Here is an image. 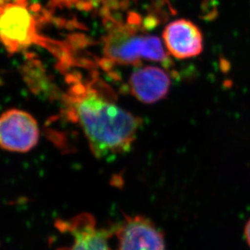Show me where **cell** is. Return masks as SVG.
<instances>
[{"instance_id": "1", "label": "cell", "mask_w": 250, "mask_h": 250, "mask_svg": "<svg viewBox=\"0 0 250 250\" xmlns=\"http://www.w3.org/2000/svg\"><path fill=\"white\" fill-rule=\"evenodd\" d=\"M67 94L69 112L81 125L97 158L129 150L142 121L93 87L72 78Z\"/></svg>"}, {"instance_id": "2", "label": "cell", "mask_w": 250, "mask_h": 250, "mask_svg": "<svg viewBox=\"0 0 250 250\" xmlns=\"http://www.w3.org/2000/svg\"><path fill=\"white\" fill-rule=\"evenodd\" d=\"M104 50L108 61L119 64H139L142 61L170 63L161 40L155 36L116 32L106 39Z\"/></svg>"}, {"instance_id": "3", "label": "cell", "mask_w": 250, "mask_h": 250, "mask_svg": "<svg viewBox=\"0 0 250 250\" xmlns=\"http://www.w3.org/2000/svg\"><path fill=\"white\" fill-rule=\"evenodd\" d=\"M40 139V129L31 114L10 109L0 115V147L4 150L25 153L34 149Z\"/></svg>"}, {"instance_id": "4", "label": "cell", "mask_w": 250, "mask_h": 250, "mask_svg": "<svg viewBox=\"0 0 250 250\" xmlns=\"http://www.w3.org/2000/svg\"><path fill=\"white\" fill-rule=\"evenodd\" d=\"M113 231L117 250H166L164 233L146 217L125 216Z\"/></svg>"}, {"instance_id": "5", "label": "cell", "mask_w": 250, "mask_h": 250, "mask_svg": "<svg viewBox=\"0 0 250 250\" xmlns=\"http://www.w3.org/2000/svg\"><path fill=\"white\" fill-rule=\"evenodd\" d=\"M58 229L72 237L69 246L58 250H113L109 240L114 234L112 229H100L97 227L94 217L82 214L67 221L56 224Z\"/></svg>"}, {"instance_id": "6", "label": "cell", "mask_w": 250, "mask_h": 250, "mask_svg": "<svg viewBox=\"0 0 250 250\" xmlns=\"http://www.w3.org/2000/svg\"><path fill=\"white\" fill-rule=\"evenodd\" d=\"M0 39L16 51L34 41V21L25 7L8 5L0 15Z\"/></svg>"}, {"instance_id": "7", "label": "cell", "mask_w": 250, "mask_h": 250, "mask_svg": "<svg viewBox=\"0 0 250 250\" xmlns=\"http://www.w3.org/2000/svg\"><path fill=\"white\" fill-rule=\"evenodd\" d=\"M163 39L169 53L179 60L193 58L203 50L202 32L188 20L169 23L164 29Z\"/></svg>"}, {"instance_id": "8", "label": "cell", "mask_w": 250, "mask_h": 250, "mask_svg": "<svg viewBox=\"0 0 250 250\" xmlns=\"http://www.w3.org/2000/svg\"><path fill=\"white\" fill-rule=\"evenodd\" d=\"M171 78L163 68L155 66L140 67L129 78L132 95L143 104H155L167 95L171 88Z\"/></svg>"}, {"instance_id": "9", "label": "cell", "mask_w": 250, "mask_h": 250, "mask_svg": "<svg viewBox=\"0 0 250 250\" xmlns=\"http://www.w3.org/2000/svg\"><path fill=\"white\" fill-rule=\"evenodd\" d=\"M245 236H246V241L250 247V219L247 222L246 227H245Z\"/></svg>"}]
</instances>
